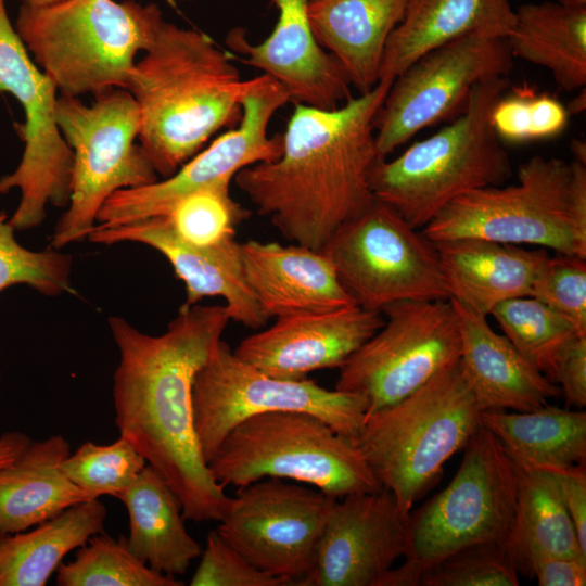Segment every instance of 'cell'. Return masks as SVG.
Masks as SVG:
<instances>
[{
	"mask_svg": "<svg viewBox=\"0 0 586 586\" xmlns=\"http://www.w3.org/2000/svg\"><path fill=\"white\" fill-rule=\"evenodd\" d=\"M21 2V4L29 5V7H42L52 4L62 0H17Z\"/></svg>",
	"mask_w": 586,
	"mask_h": 586,
	"instance_id": "obj_49",
	"label": "cell"
},
{
	"mask_svg": "<svg viewBox=\"0 0 586 586\" xmlns=\"http://www.w3.org/2000/svg\"><path fill=\"white\" fill-rule=\"evenodd\" d=\"M509 85L507 77L476 84L448 126L392 161L379 158L370 174L373 196L412 228L422 229L456 198L504 184L512 168L493 129L491 111Z\"/></svg>",
	"mask_w": 586,
	"mask_h": 586,
	"instance_id": "obj_5",
	"label": "cell"
},
{
	"mask_svg": "<svg viewBox=\"0 0 586 586\" xmlns=\"http://www.w3.org/2000/svg\"><path fill=\"white\" fill-rule=\"evenodd\" d=\"M462 450L448 485L409 513L406 557L424 568L473 544L507 543L513 526L517 473L501 442L481 425Z\"/></svg>",
	"mask_w": 586,
	"mask_h": 586,
	"instance_id": "obj_12",
	"label": "cell"
},
{
	"mask_svg": "<svg viewBox=\"0 0 586 586\" xmlns=\"http://www.w3.org/2000/svg\"><path fill=\"white\" fill-rule=\"evenodd\" d=\"M336 500L319 489L263 479L238 488L217 532L256 569L298 586Z\"/></svg>",
	"mask_w": 586,
	"mask_h": 586,
	"instance_id": "obj_17",
	"label": "cell"
},
{
	"mask_svg": "<svg viewBox=\"0 0 586 586\" xmlns=\"http://www.w3.org/2000/svg\"><path fill=\"white\" fill-rule=\"evenodd\" d=\"M573 160L586 164V144L582 140H573L571 142Z\"/></svg>",
	"mask_w": 586,
	"mask_h": 586,
	"instance_id": "obj_48",
	"label": "cell"
},
{
	"mask_svg": "<svg viewBox=\"0 0 586 586\" xmlns=\"http://www.w3.org/2000/svg\"><path fill=\"white\" fill-rule=\"evenodd\" d=\"M569 114L562 103L524 84L500 97L491 111L497 137L511 143L552 138L568 125Z\"/></svg>",
	"mask_w": 586,
	"mask_h": 586,
	"instance_id": "obj_38",
	"label": "cell"
},
{
	"mask_svg": "<svg viewBox=\"0 0 586 586\" xmlns=\"http://www.w3.org/2000/svg\"><path fill=\"white\" fill-rule=\"evenodd\" d=\"M407 0H309L308 17L359 93L379 81L387 39L404 17Z\"/></svg>",
	"mask_w": 586,
	"mask_h": 586,
	"instance_id": "obj_26",
	"label": "cell"
},
{
	"mask_svg": "<svg viewBox=\"0 0 586 586\" xmlns=\"http://www.w3.org/2000/svg\"><path fill=\"white\" fill-rule=\"evenodd\" d=\"M0 383H1V369H0Z\"/></svg>",
	"mask_w": 586,
	"mask_h": 586,
	"instance_id": "obj_51",
	"label": "cell"
},
{
	"mask_svg": "<svg viewBox=\"0 0 586 586\" xmlns=\"http://www.w3.org/2000/svg\"><path fill=\"white\" fill-rule=\"evenodd\" d=\"M99 498L71 506L34 530L0 534V586H44L64 557L104 532Z\"/></svg>",
	"mask_w": 586,
	"mask_h": 586,
	"instance_id": "obj_29",
	"label": "cell"
},
{
	"mask_svg": "<svg viewBox=\"0 0 586 586\" xmlns=\"http://www.w3.org/2000/svg\"><path fill=\"white\" fill-rule=\"evenodd\" d=\"M25 433L14 431L0 436V468L14 461L31 443Z\"/></svg>",
	"mask_w": 586,
	"mask_h": 586,
	"instance_id": "obj_46",
	"label": "cell"
},
{
	"mask_svg": "<svg viewBox=\"0 0 586 586\" xmlns=\"http://www.w3.org/2000/svg\"><path fill=\"white\" fill-rule=\"evenodd\" d=\"M513 56L505 37L473 33L417 59L392 82L375 118L380 160L420 130L464 109L472 88L507 77Z\"/></svg>",
	"mask_w": 586,
	"mask_h": 586,
	"instance_id": "obj_15",
	"label": "cell"
},
{
	"mask_svg": "<svg viewBox=\"0 0 586 586\" xmlns=\"http://www.w3.org/2000/svg\"><path fill=\"white\" fill-rule=\"evenodd\" d=\"M449 300L460 331L459 364L481 411H530L561 395L556 383L492 329L487 317Z\"/></svg>",
	"mask_w": 586,
	"mask_h": 586,
	"instance_id": "obj_23",
	"label": "cell"
},
{
	"mask_svg": "<svg viewBox=\"0 0 586 586\" xmlns=\"http://www.w3.org/2000/svg\"><path fill=\"white\" fill-rule=\"evenodd\" d=\"M335 502L313 568L298 586H377L409 552V514L381 487Z\"/></svg>",
	"mask_w": 586,
	"mask_h": 586,
	"instance_id": "obj_18",
	"label": "cell"
},
{
	"mask_svg": "<svg viewBox=\"0 0 586 586\" xmlns=\"http://www.w3.org/2000/svg\"><path fill=\"white\" fill-rule=\"evenodd\" d=\"M146 460L124 437L109 445L81 444L62 461L65 475L91 498L117 497L137 479Z\"/></svg>",
	"mask_w": 586,
	"mask_h": 586,
	"instance_id": "obj_35",
	"label": "cell"
},
{
	"mask_svg": "<svg viewBox=\"0 0 586 586\" xmlns=\"http://www.w3.org/2000/svg\"><path fill=\"white\" fill-rule=\"evenodd\" d=\"M87 239L107 245L136 242L160 252L184 283V305L219 296L226 301L230 320L252 329L268 320L246 283L241 243L235 237L214 245H195L181 239L166 216H154L117 226L95 225Z\"/></svg>",
	"mask_w": 586,
	"mask_h": 586,
	"instance_id": "obj_19",
	"label": "cell"
},
{
	"mask_svg": "<svg viewBox=\"0 0 586 586\" xmlns=\"http://www.w3.org/2000/svg\"><path fill=\"white\" fill-rule=\"evenodd\" d=\"M60 434L30 445L11 463L0 468V534L29 530L66 508L93 499L62 470L71 454Z\"/></svg>",
	"mask_w": 586,
	"mask_h": 586,
	"instance_id": "obj_27",
	"label": "cell"
},
{
	"mask_svg": "<svg viewBox=\"0 0 586 586\" xmlns=\"http://www.w3.org/2000/svg\"><path fill=\"white\" fill-rule=\"evenodd\" d=\"M392 82L380 80L331 110L295 104L280 156L234 176L238 188L286 240L320 250L374 200L375 118Z\"/></svg>",
	"mask_w": 586,
	"mask_h": 586,
	"instance_id": "obj_2",
	"label": "cell"
},
{
	"mask_svg": "<svg viewBox=\"0 0 586 586\" xmlns=\"http://www.w3.org/2000/svg\"><path fill=\"white\" fill-rule=\"evenodd\" d=\"M514 18L509 0H407L387 39L379 79L394 80L421 55L469 34L506 38Z\"/></svg>",
	"mask_w": 586,
	"mask_h": 586,
	"instance_id": "obj_25",
	"label": "cell"
},
{
	"mask_svg": "<svg viewBox=\"0 0 586 586\" xmlns=\"http://www.w3.org/2000/svg\"><path fill=\"white\" fill-rule=\"evenodd\" d=\"M207 466L224 488L276 477L315 486L339 499L382 487L354 440L306 412H266L243 420Z\"/></svg>",
	"mask_w": 586,
	"mask_h": 586,
	"instance_id": "obj_8",
	"label": "cell"
},
{
	"mask_svg": "<svg viewBox=\"0 0 586 586\" xmlns=\"http://www.w3.org/2000/svg\"><path fill=\"white\" fill-rule=\"evenodd\" d=\"M191 586H283L285 582L251 564L217 530L209 531Z\"/></svg>",
	"mask_w": 586,
	"mask_h": 586,
	"instance_id": "obj_41",
	"label": "cell"
},
{
	"mask_svg": "<svg viewBox=\"0 0 586 586\" xmlns=\"http://www.w3.org/2000/svg\"><path fill=\"white\" fill-rule=\"evenodd\" d=\"M421 231L434 243L477 238L586 258V164L535 155L517 183L467 192Z\"/></svg>",
	"mask_w": 586,
	"mask_h": 586,
	"instance_id": "obj_6",
	"label": "cell"
},
{
	"mask_svg": "<svg viewBox=\"0 0 586 586\" xmlns=\"http://www.w3.org/2000/svg\"><path fill=\"white\" fill-rule=\"evenodd\" d=\"M241 254L246 283L268 319L355 305L320 250L247 240Z\"/></svg>",
	"mask_w": 586,
	"mask_h": 586,
	"instance_id": "obj_22",
	"label": "cell"
},
{
	"mask_svg": "<svg viewBox=\"0 0 586 586\" xmlns=\"http://www.w3.org/2000/svg\"><path fill=\"white\" fill-rule=\"evenodd\" d=\"M491 316L514 347L549 380L565 346L576 335H586L533 296L502 302Z\"/></svg>",
	"mask_w": 586,
	"mask_h": 586,
	"instance_id": "obj_34",
	"label": "cell"
},
{
	"mask_svg": "<svg viewBox=\"0 0 586 586\" xmlns=\"http://www.w3.org/2000/svg\"><path fill=\"white\" fill-rule=\"evenodd\" d=\"M250 85L208 36L164 21L126 88L138 104V138L155 171L171 176L214 133L237 126Z\"/></svg>",
	"mask_w": 586,
	"mask_h": 586,
	"instance_id": "obj_3",
	"label": "cell"
},
{
	"mask_svg": "<svg viewBox=\"0 0 586 586\" xmlns=\"http://www.w3.org/2000/svg\"><path fill=\"white\" fill-rule=\"evenodd\" d=\"M517 563L506 543L458 549L424 569L421 586H518Z\"/></svg>",
	"mask_w": 586,
	"mask_h": 586,
	"instance_id": "obj_39",
	"label": "cell"
},
{
	"mask_svg": "<svg viewBox=\"0 0 586 586\" xmlns=\"http://www.w3.org/2000/svg\"><path fill=\"white\" fill-rule=\"evenodd\" d=\"M0 92L13 95L25 115L18 127L24 151L14 171L0 178V196L20 191L9 222L15 231L28 230L42 224L48 204L68 206L74 157L56 122L58 89L30 59L5 0H0Z\"/></svg>",
	"mask_w": 586,
	"mask_h": 586,
	"instance_id": "obj_14",
	"label": "cell"
},
{
	"mask_svg": "<svg viewBox=\"0 0 586 586\" xmlns=\"http://www.w3.org/2000/svg\"><path fill=\"white\" fill-rule=\"evenodd\" d=\"M59 586H182L173 575L151 569L129 549L127 538L104 532L79 547L75 559L56 569Z\"/></svg>",
	"mask_w": 586,
	"mask_h": 586,
	"instance_id": "obj_33",
	"label": "cell"
},
{
	"mask_svg": "<svg viewBox=\"0 0 586 586\" xmlns=\"http://www.w3.org/2000/svg\"><path fill=\"white\" fill-rule=\"evenodd\" d=\"M72 264L69 254L51 246L31 251L21 245L9 215L0 213V292L17 284L28 285L48 296L69 292Z\"/></svg>",
	"mask_w": 586,
	"mask_h": 586,
	"instance_id": "obj_37",
	"label": "cell"
},
{
	"mask_svg": "<svg viewBox=\"0 0 586 586\" xmlns=\"http://www.w3.org/2000/svg\"><path fill=\"white\" fill-rule=\"evenodd\" d=\"M156 3L62 0L21 4L14 28L34 62L63 95L126 89L139 52L164 23Z\"/></svg>",
	"mask_w": 586,
	"mask_h": 586,
	"instance_id": "obj_4",
	"label": "cell"
},
{
	"mask_svg": "<svg viewBox=\"0 0 586 586\" xmlns=\"http://www.w3.org/2000/svg\"><path fill=\"white\" fill-rule=\"evenodd\" d=\"M129 515L130 551L156 572L183 575L201 556V545L184 526L182 504L163 475L146 464L117 497Z\"/></svg>",
	"mask_w": 586,
	"mask_h": 586,
	"instance_id": "obj_28",
	"label": "cell"
},
{
	"mask_svg": "<svg viewBox=\"0 0 586 586\" xmlns=\"http://www.w3.org/2000/svg\"><path fill=\"white\" fill-rule=\"evenodd\" d=\"M530 464V463H528ZM535 466V464H532ZM556 480L565 509L574 524L579 545L586 552V470L585 464L555 467L536 466Z\"/></svg>",
	"mask_w": 586,
	"mask_h": 586,
	"instance_id": "obj_43",
	"label": "cell"
},
{
	"mask_svg": "<svg viewBox=\"0 0 586 586\" xmlns=\"http://www.w3.org/2000/svg\"><path fill=\"white\" fill-rule=\"evenodd\" d=\"M383 326L340 368L335 388L367 402V415L392 405L460 359L451 301L406 300L385 306ZM366 415V416H367Z\"/></svg>",
	"mask_w": 586,
	"mask_h": 586,
	"instance_id": "obj_13",
	"label": "cell"
},
{
	"mask_svg": "<svg viewBox=\"0 0 586 586\" xmlns=\"http://www.w3.org/2000/svg\"><path fill=\"white\" fill-rule=\"evenodd\" d=\"M551 381L569 406H586V335H576L560 354Z\"/></svg>",
	"mask_w": 586,
	"mask_h": 586,
	"instance_id": "obj_42",
	"label": "cell"
},
{
	"mask_svg": "<svg viewBox=\"0 0 586 586\" xmlns=\"http://www.w3.org/2000/svg\"><path fill=\"white\" fill-rule=\"evenodd\" d=\"M451 300L485 317L500 303L531 296L547 250L477 238L434 243Z\"/></svg>",
	"mask_w": 586,
	"mask_h": 586,
	"instance_id": "obj_24",
	"label": "cell"
},
{
	"mask_svg": "<svg viewBox=\"0 0 586 586\" xmlns=\"http://www.w3.org/2000/svg\"><path fill=\"white\" fill-rule=\"evenodd\" d=\"M569 115L572 114H579L586 109V92L585 87L581 89L579 93H577L568 104L565 107Z\"/></svg>",
	"mask_w": 586,
	"mask_h": 586,
	"instance_id": "obj_47",
	"label": "cell"
},
{
	"mask_svg": "<svg viewBox=\"0 0 586 586\" xmlns=\"http://www.w3.org/2000/svg\"><path fill=\"white\" fill-rule=\"evenodd\" d=\"M481 424L509 455L535 466L586 462V412L545 404L530 411L485 410Z\"/></svg>",
	"mask_w": 586,
	"mask_h": 586,
	"instance_id": "obj_32",
	"label": "cell"
},
{
	"mask_svg": "<svg viewBox=\"0 0 586 586\" xmlns=\"http://www.w3.org/2000/svg\"><path fill=\"white\" fill-rule=\"evenodd\" d=\"M506 37L512 56L543 66L566 91L586 85V8L525 3Z\"/></svg>",
	"mask_w": 586,
	"mask_h": 586,
	"instance_id": "obj_30",
	"label": "cell"
},
{
	"mask_svg": "<svg viewBox=\"0 0 586 586\" xmlns=\"http://www.w3.org/2000/svg\"><path fill=\"white\" fill-rule=\"evenodd\" d=\"M459 361L403 399L366 416L354 442L380 485L409 514L444 464L480 429Z\"/></svg>",
	"mask_w": 586,
	"mask_h": 586,
	"instance_id": "obj_7",
	"label": "cell"
},
{
	"mask_svg": "<svg viewBox=\"0 0 586 586\" xmlns=\"http://www.w3.org/2000/svg\"><path fill=\"white\" fill-rule=\"evenodd\" d=\"M367 409L366 399L358 394L328 390L307 378L271 377L235 356L222 340L198 370L192 385L193 426L207 463L227 434L252 416L306 412L355 440Z\"/></svg>",
	"mask_w": 586,
	"mask_h": 586,
	"instance_id": "obj_10",
	"label": "cell"
},
{
	"mask_svg": "<svg viewBox=\"0 0 586 586\" xmlns=\"http://www.w3.org/2000/svg\"><path fill=\"white\" fill-rule=\"evenodd\" d=\"M230 320L226 306L182 304L160 335L110 317L119 351L114 372L115 423L158 471L194 522L220 521L231 497L212 476L193 426L192 385Z\"/></svg>",
	"mask_w": 586,
	"mask_h": 586,
	"instance_id": "obj_1",
	"label": "cell"
},
{
	"mask_svg": "<svg viewBox=\"0 0 586 586\" xmlns=\"http://www.w3.org/2000/svg\"><path fill=\"white\" fill-rule=\"evenodd\" d=\"M424 569L418 560L406 557L403 564L386 571L377 586H421Z\"/></svg>",
	"mask_w": 586,
	"mask_h": 586,
	"instance_id": "obj_45",
	"label": "cell"
},
{
	"mask_svg": "<svg viewBox=\"0 0 586 586\" xmlns=\"http://www.w3.org/2000/svg\"><path fill=\"white\" fill-rule=\"evenodd\" d=\"M355 305L373 311L406 300H448L434 242L374 200L320 249Z\"/></svg>",
	"mask_w": 586,
	"mask_h": 586,
	"instance_id": "obj_11",
	"label": "cell"
},
{
	"mask_svg": "<svg viewBox=\"0 0 586 586\" xmlns=\"http://www.w3.org/2000/svg\"><path fill=\"white\" fill-rule=\"evenodd\" d=\"M230 183L196 190L180 199L165 215L184 241L208 246L235 237L249 212L230 196Z\"/></svg>",
	"mask_w": 586,
	"mask_h": 586,
	"instance_id": "obj_36",
	"label": "cell"
},
{
	"mask_svg": "<svg viewBox=\"0 0 586 586\" xmlns=\"http://www.w3.org/2000/svg\"><path fill=\"white\" fill-rule=\"evenodd\" d=\"M555 310L579 334H586V258L557 253L548 256L532 295Z\"/></svg>",
	"mask_w": 586,
	"mask_h": 586,
	"instance_id": "obj_40",
	"label": "cell"
},
{
	"mask_svg": "<svg viewBox=\"0 0 586 586\" xmlns=\"http://www.w3.org/2000/svg\"><path fill=\"white\" fill-rule=\"evenodd\" d=\"M556 2L571 8H586V0H556Z\"/></svg>",
	"mask_w": 586,
	"mask_h": 586,
	"instance_id": "obj_50",
	"label": "cell"
},
{
	"mask_svg": "<svg viewBox=\"0 0 586 586\" xmlns=\"http://www.w3.org/2000/svg\"><path fill=\"white\" fill-rule=\"evenodd\" d=\"M94 99L91 105L76 97L56 99V122L74 163L69 203L51 240L55 250L86 239L113 193L157 181L151 161L135 142L140 112L131 93L113 88Z\"/></svg>",
	"mask_w": 586,
	"mask_h": 586,
	"instance_id": "obj_9",
	"label": "cell"
},
{
	"mask_svg": "<svg viewBox=\"0 0 586 586\" xmlns=\"http://www.w3.org/2000/svg\"><path fill=\"white\" fill-rule=\"evenodd\" d=\"M527 574L535 576L539 586H584L586 558L538 553L530 559Z\"/></svg>",
	"mask_w": 586,
	"mask_h": 586,
	"instance_id": "obj_44",
	"label": "cell"
},
{
	"mask_svg": "<svg viewBox=\"0 0 586 586\" xmlns=\"http://www.w3.org/2000/svg\"><path fill=\"white\" fill-rule=\"evenodd\" d=\"M278 20L260 43L245 29H231L227 46L241 61L278 81L294 104L335 109L352 98L351 81L340 62L318 42L308 17L309 0H272Z\"/></svg>",
	"mask_w": 586,
	"mask_h": 586,
	"instance_id": "obj_20",
	"label": "cell"
},
{
	"mask_svg": "<svg viewBox=\"0 0 586 586\" xmlns=\"http://www.w3.org/2000/svg\"><path fill=\"white\" fill-rule=\"evenodd\" d=\"M276 319L242 340L233 353L271 377L292 380L341 368L384 323L382 313L357 305Z\"/></svg>",
	"mask_w": 586,
	"mask_h": 586,
	"instance_id": "obj_21",
	"label": "cell"
},
{
	"mask_svg": "<svg viewBox=\"0 0 586 586\" xmlns=\"http://www.w3.org/2000/svg\"><path fill=\"white\" fill-rule=\"evenodd\" d=\"M288 102L286 91L273 78L266 74L252 78L241 100L242 117L237 126L164 180L113 193L100 208L97 225L110 227L165 216L183 196L209 186L231 183L244 167L277 160L282 152V135L269 137L268 126Z\"/></svg>",
	"mask_w": 586,
	"mask_h": 586,
	"instance_id": "obj_16",
	"label": "cell"
},
{
	"mask_svg": "<svg viewBox=\"0 0 586 586\" xmlns=\"http://www.w3.org/2000/svg\"><path fill=\"white\" fill-rule=\"evenodd\" d=\"M508 453V451H507ZM517 473L515 514L507 540L519 572L538 553L586 558L555 477L510 455Z\"/></svg>",
	"mask_w": 586,
	"mask_h": 586,
	"instance_id": "obj_31",
	"label": "cell"
}]
</instances>
